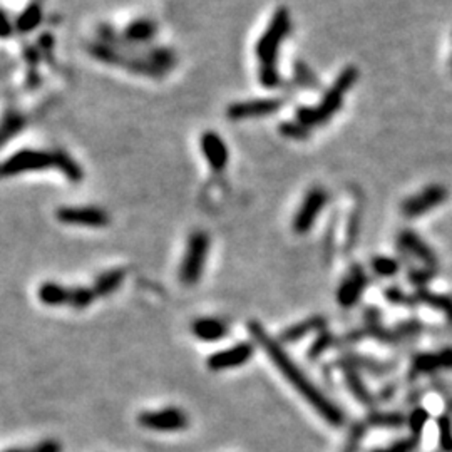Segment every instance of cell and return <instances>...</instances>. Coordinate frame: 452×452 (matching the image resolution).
<instances>
[{
    "label": "cell",
    "mask_w": 452,
    "mask_h": 452,
    "mask_svg": "<svg viewBox=\"0 0 452 452\" xmlns=\"http://www.w3.org/2000/svg\"><path fill=\"white\" fill-rule=\"evenodd\" d=\"M248 332L249 337L255 340V343L258 345L261 350L267 354L268 359L272 360L273 366L276 367V370L287 379V382L299 392L301 397L310 404L312 409L319 415H322L325 422H328L330 426H342L345 420L343 412L312 382L310 377L305 374L299 364L288 355V352L285 350L283 345H281L275 337L270 335L263 328V325L260 322H255V320H252V322L248 323Z\"/></svg>",
    "instance_id": "cell-1"
},
{
    "label": "cell",
    "mask_w": 452,
    "mask_h": 452,
    "mask_svg": "<svg viewBox=\"0 0 452 452\" xmlns=\"http://www.w3.org/2000/svg\"><path fill=\"white\" fill-rule=\"evenodd\" d=\"M59 169L69 181L79 183L82 181L81 166L75 162L64 151H46V149H21L7 158L2 164V174L6 178L17 176L23 173L46 171V169Z\"/></svg>",
    "instance_id": "cell-2"
},
{
    "label": "cell",
    "mask_w": 452,
    "mask_h": 452,
    "mask_svg": "<svg viewBox=\"0 0 452 452\" xmlns=\"http://www.w3.org/2000/svg\"><path fill=\"white\" fill-rule=\"evenodd\" d=\"M292 30V19L290 12L285 7L275 10L272 15V21L260 35L258 42H256V57L260 62V73L258 79L261 86L267 89H275L280 84L281 77L276 70V57H279V50L285 39L288 37Z\"/></svg>",
    "instance_id": "cell-3"
},
{
    "label": "cell",
    "mask_w": 452,
    "mask_h": 452,
    "mask_svg": "<svg viewBox=\"0 0 452 452\" xmlns=\"http://www.w3.org/2000/svg\"><path fill=\"white\" fill-rule=\"evenodd\" d=\"M357 79H359V69L355 66L345 67L342 73L339 74V77L335 79L334 84L325 91L319 106H313V108L301 106V108H299V111H296V121H300L301 124L310 129L330 121L339 113L340 108H342L343 96L354 87Z\"/></svg>",
    "instance_id": "cell-4"
},
{
    "label": "cell",
    "mask_w": 452,
    "mask_h": 452,
    "mask_svg": "<svg viewBox=\"0 0 452 452\" xmlns=\"http://www.w3.org/2000/svg\"><path fill=\"white\" fill-rule=\"evenodd\" d=\"M209 245L211 241L205 229H194L186 240L185 255L180 265V280L185 287H193L203 276Z\"/></svg>",
    "instance_id": "cell-5"
},
{
    "label": "cell",
    "mask_w": 452,
    "mask_h": 452,
    "mask_svg": "<svg viewBox=\"0 0 452 452\" xmlns=\"http://www.w3.org/2000/svg\"><path fill=\"white\" fill-rule=\"evenodd\" d=\"M328 203V193L325 188L315 186L305 193L303 200L296 209L295 216H293L292 228L296 235H307L308 232L315 225L317 218L323 211L325 206Z\"/></svg>",
    "instance_id": "cell-6"
},
{
    "label": "cell",
    "mask_w": 452,
    "mask_h": 452,
    "mask_svg": "<svg viewBox=\"0 0 452 452\" xmlns=\"http://www.w3.org/2000/svg\"><path fill=\"white\" fill-rule=\"evenodd\" d=\"M138 424L154 432H178L189 426V417L180 407H164V409L141 412L138 415Z\"/></svg>",
    "instance_id": "cell-7"
},
{
    "label": "cell",
    "mask_w": 452,
    "mask_h": 452,
    "mask_svg": "<svg viewBox=\"0 0 452 452\" xmlns=\"http://www.w3.org/2000/svg\"><path fill=\"white\" fill-rule=\"evenodd\" d=\"M255 355V343L238 342L232 347L218 350L206 359V367L211 372H225L233 368L243 367Z\"/></svg>",
    "instance_id": "cell-8"
},
{
    "label": "cell",
    "mask_w": 452,
    "mask_h": 452,
    "mask_svg": "<svg viewBox=\"0 0 452 452\" xmlns=\"http://www.w3.org/2000/svg\"><path fill=\"white\" fill-rule=\"evenodd\" d=\"M59 223L86 228H104L109 225V215L96 206H62L55 211Z\"/></svg>",
    "instance_id": "cell-9"
},
{
    "label": "cell",
    "mask_w": 452,
    "mask_h": 452,
    "mask_svg": "<svg viewBox=\"0 0 452 452\" xmlns=\"http://www.w3.org/2000/svg\"><path fill=\"white\" fill-rule=\"evenodd\" d=\"M281 108V101L275 97H263V99H248V101L233 102L226 109V117L232 121H241V119H253V117H265L279 113Z\"/></svg>",
    "instance_id": "cell-10"
},
{
    "label": "cell",
    "mask_w": 452,
    "mask_h": 452,
    "mask_svg": "<svg viewBox=\"0 0 452 452\" xmlns=\"http://www.w3.org/2000/svg\"><path fill=\"white\" fill-rule=\"evenodd\" d=\"M447 200V189L441 185H431L422 191L407 198L402 203V213L409 218H415L437 208Z\"/></svg>",
    "instance_id": "cell-11"
},
{
    "label": "cell",
    "mask_w": 452,
    "mask_h": 452,
    "mask_svg": "<svg viewBox=\"0 0 452 452\" xmlns=\"http://www.w3.org/2000/svg\"><path fill=\"white\" fill-rule=\"evenodd\" d=\"M367 287V275L360 265H354L348 270L347 276L340 283L339 290H337V301L340 307L350 308L354 307L357 301L360 300L364 290Z\"/></svg>",
    "instance_id": "cell-12"
},
{
    "label": "cell",
    "mask_w": 452,
    "mask_h": 452,
    "mask_svg": "<svg viewBox=\"0 0 452 452\" xmlns=\"http://www.w3.org/2000/svg\"><path fill=\"white\" fill-rule=\"evenodd\" d=\"M200 148L209 169L215 173L223 171L229 161V153L223 138L215 131H206L200 138Z\"/></svg>",
    "instance_id": "cell-13"
},
{
    "label": "cell",
    "mask_w": 452,
    "mask_h": 452,
    "mask_svg": "<svg viewBox=\"0 0 452 452\" xmlns=\"http://www.w3.org/2000/svg\"><path fill=\"white\" fill-rule=\"evenodd\" d=\"M229 328L221 319L216 317H201L191 323V334L198 340L206 343H215L223 340L228 335Z\"/></svg>",
    "instance_id": "cell-14"
},
{
    "label": "cell",
    "mask_w": 452,
    "mask_h": 452,
    "mask_svg": "<svg viewBox=\"0 0 452 452\" xmlns=\"http://www.w3.org/2000/svg\"><path fill=\"white\" fill-rule=\"evenodd\" d=\"M325 327V319L320 315H313L308 317V319L300 320V322L288 325L287 328H283L280 334L281 343H295L303 340L305 337L312 332H322V328Z\"/></svg>",
    "instance_id": "cell-15"
},
{
    "label": "cell",
    "mask_w": 452,
    "mask_h": 452,
    "mask_svg": "<svg viewBox=\"0 0 452 452\" xmlns=\"http://www.w3.org/2000/svg\"><path fill=\"white\" fill-rule=\"evenodd\" d=\"M158 34V26L156 22L151 21V19H136L122 32V42L126 44H146L149 42L154 35Z\"/></svg>",
    "instance_id": "cell-16"
},
{
    "label": "cell",
    "mask_w": 452,
    "mask_h": 452,
    "mask_svg": "<svg viewBox=\"0 0 452 452\" xmlns=\"http://www.w3.org/2000/svg\"><path fill=\"white\" fill-rule=\"evenodd\" d=\"M126 275H128V272H126L124 268L106 270L101 275H97V279L94 280L93 283V288L94 292H96L97 299H101V296H109L116 290H119L121 285L124 283Z\"/></svg>",
    "instance_id": "cell-17"
},
{
    "label": "cell",
    "mask_w": 452,
    "mask_h": 452,
    "mask_svg": "<svg viewBox=\"0 0 452 452\" xmlns=\"http://www.w3.org/2000/svg\"><path fill=\"white\" fill-rule=\"evenodd\" d=\"M37 299L46 307H61V305H67L69 288L57 281H44L37 288Z\"/></svg>",
    "instance_id": "cell-18"
},
{
    "label": "cell",
    "mask_w": 452,
    "mask_h": 452,
    "mask_svg": "<svg viewBox=\"0 0 452 452\" xmlns=\"http://www.w3.org/2000/svg\"><path fill=\"white\" fill-rule=\"evenodd\" d=\"M342 374H343L345 384H347L348 390L352 392V395H354V397L359 400V402L370 404L372 402L370 392H368V388L366 387V384H364V380L360 379L359 374H357L355 367L352 366V364L343 362L342 364Z\"/></svg>",
    "instance_id": "cell-19"
},
{
    "label": "cell",
    "mask_w": 452,
    "mask_h": 452,
    "mask_svg": "<svg viewBox=\"0 0 452 452\" xmlns=\"http://www.w3.org/2000/svg\"><path fill=\"white\" fill-rule=\"evenodd\" d=\"M399 245L400 248H404L406 252H411L412 255H415L419 260L426 261V263H432V261H434V253L431 252V248L427 247L415 233H412L411 229H406V232L400 233Z\"/></svg>",
    "instance_id": "cell-20"
},
{
    "label": "cell",
    "mask_w": 452,
    "mask_h": 452,
    "mask_svg": "<svg viewBox=\"0 0 452 452\" xmlns=\"http://www.w3.org/2000/svg\"><path fill=\"white\" fill-rule=\"evenodd\" d=\"M97 299L96 292L93 287H70L69 288V299H67V305L74 310H84V308L91 307L93 301Z\"/></svg>",
    "instance_id": "cell-21"
},
{
    "label": "cell",
    "mask_w": 452,
    "mask_h": 452,
    "mask_svg": "<svg viewBox=\"0 0 452 452\" xmlns=\"http://www.w3.org/2000/svg\"><path fill=\"white\" fill-rule=\"evenodd\" d=\"M41 21H42L41 7H39L37 3H32V6L27 7V9L19 15L15 26H17V29L21 30V32H30V30H34L35 27H39Z\"/></svg>",
    "instance_id": "cell-22"
},
{
    "label": "cell",
    "mask_w": 452,
    "mask_h": 452,
    "mask_svg": "<svg viewBox=\"0 0 452 452\" xmlns=\"http://www.w3.org/2000/svg\"><path fill=\"white\" fill-rule=\"evenodd\" d=\"M280 133L288 140H307L310 136V128L301 124L300 121H287L280 126Z\"/></svg>",
    "instance_id": "cell-23"
},
{
    "label": "cell",
    "mask_w": 452,
    "mask_h": 452,
    "mask_svg": "<svg viewBox=\"0 0 452 452\" xmlns=\"http://www.w3.org/2000/svg\"><path fill=\"white\" fill-rule=\"evenodd\" d=\"M372 270L380 276H394L399 272V263L388 256H375L372 260Z\"/></svg>",
    "instance_id": "cell-24"
},
{
    "label": "cell",
    "mask_w": 452,
    "mask_h": 452,
    "mask_svg": "<svg viewBox=\"0 0 452 452\" xmlns=\"http://www.w3.org/2000/svg\"><path fill=\"white\" fill-rule=\"evenodd\" d=\"M332 342H334V339H332V335L328 334V332H320L319 339H315V342H313L310 345V348H308L307 357H310V359H317V357L322 355L323 352L330 347Z\"/></svg>",
    "instance_id": "cell-25"
},
{
    "label": "cell",
    "mask_w": 452,
    "mask_h": 452,
    "mask_svg": "<svg viewBox=\"0 0 452 452\" xmlns=\"http://www.w3.org/2000/svg\"><path fill=\"white\" fill-rule=\"evenodd\" d=\"M23 452H62V444L55 439H44L29 449H23Z\"/></svg>",
    "instance_id": "cell-26"
},
{
    "label": "cell",
    "mask_w": 452,
    "mask_h": 452,
    "mask_svg": "<svg viewBox=\"0 0 452 452\" xmlns=\"http://www.w3.org/2000/svg\"><path fill=\"white\" fill-rule=\"evenodd\" d=\"M409 422H411V427H412V429H414L415 432L420 431V429H422L424 426H426V422H427V412H426V411H422V409L414 411V412H412V415H411Z\"/></svg>",
    "instance_id": "cell-27"
},
{
    "label": "cell",
    "mask_w": 452,
    "mask_h": 452,
    "mask_svg": "<svg viewBox=\"0 0 452 452\" xmlns=\"http://www.w3.org/2000/svg\"><path fill=\"white\" fill-rule=\"evenodd\" d=\"M22 128V121L19 119L17 116H12L6 117V121H3V126H2V136L6 138L7 134H9V129H12V133H15V131H19Z\"/></svg>",
    "instance_id": "cell-28"
},
{
    "label": "cell",
    "mask_w": 452,
    "mask_h": 452,
    "mask_svg": "<svg viewBox=\"0 0 452 452\" xmlns=\"http://www.w3.org/2000/svg\"><path fill=\"white\" fill-rule=\"evenodd\" d=\"M407 451H409V444L399 442V444H395V446L387 447V449H379V451H374V452H407Z\"/></svg>",
    "instance_id": "cell-29"
}]
</instances>
